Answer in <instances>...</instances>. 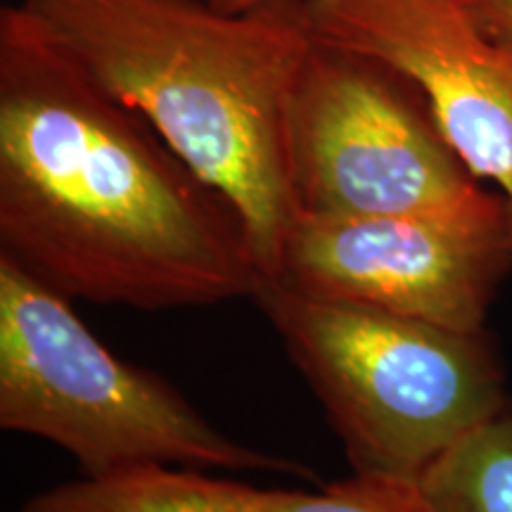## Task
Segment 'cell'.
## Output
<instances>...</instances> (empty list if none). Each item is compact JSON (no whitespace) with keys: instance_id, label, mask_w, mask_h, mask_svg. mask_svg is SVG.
I'll list each match as a JSON object with an SVG mask.
<instances>
[{"instance_id":"cell-4","label":"cell","mask_w":512,"mask_h":512,"mask_svg":"<svg viewBox=\"0 0 512 512\" xmlns=\"http://www.w3.org/2000/svg\"><path fill=\"white\" fill-rule=\"evenodd\" d=\"M0 427L67 451L83 477L147 465L306 475L214 427L169 380L114 356L72 299L0 256Z\"/></svg>"},{"instance_id":"cell-8","label":"cell","mask_w":512,"mask_h":512,"mask_svg":"<svg viewBox=\"0 0 512 512\" xmlns=\"http://www.w3.org/2000/svg\"><path fill=\"white\" fill-rule=\"evenodd\" d=\"M19 512H430L418 484L354 475L320 491L264 489L207 470L147 465L81 477L31 496Z\"/></svg>"},{"instance_id":"cell-6","label":"cell","mask_w":512,"mask_h":512,"mask_svg":"<svg viewBox=\"0 0 512 512\" xmlns=\"http://www.w3.org/2000/svg\"><path fill=\"white\" fill-rule=\"evenodd\" d=\"M510 273L512 211L489 188L434 214L299 216L271 280L309 297L477 332Z\"/></svg>"},{"instance_id":"cell-10","label":"cell","mask_w":512,"mask_h":512,"mask_svg":"<svg viewBox=\"0 0 512 512\" xmlns=\"http://www.w3.org/2000/svg\"><path fill=\"white\" fill-rule=\"evenodd\" d=\"M463 5L486 34L512 48V0H463Z\"/></svg>"},{"instance_id":"cell-7","label":"cell","mask_w":512,"mask_h":512,"mask_svg":"<svg viewBox=\"0 0 512 512\" xmlns=\"http://www.w3.org/2000/svg\"><path fill=\"white\" fill-rule=\"evenodd\" d=\"M304 19L318 41L408 76L467 169L512 211V48L463 0H304Z\"/></svg>"},{"instance_id":"cell-11","label":"cell","mask_w":512,"mask_h":512,"mask_svg":"<svg viewBox=\"0 0 512 512\" xmlns=\"http://www.w3.org/2000/svg\"><path fill=\"white\" fill-rule=\"evenodd\" d=\"M207 3L221 12H245L261 3H268V0H207Z\"/></svg>"},{"instance_id":"cell-5","label":"cell","mask_w":512,"mask_h":512,"mask_svg":"<svg viewBox=\"0 0 512 512\" xmlns=\"http://www.w3.org/2000/svg\"><path fill=\"white\" fill-rule=\"evenodd\" d=\"M285 155L299 216L434 214L489 190L408 76L313 36L287 100Z\"/></svg>"},{"instance_id":"cell-9","label":"cell","mask_w":512,"mask_h":512,"mask_svg":"<svg viewBox=\"0 0 512 512\" xmlns=\"http://www.w3.org/2000/svg\"><path fill=\"white\" fill-rule=\"evenodd\" d=\"M430 512H512V396L427 467Z\"/></svg>"},{"instance_id":"cell-1","label":"cell","mask_w":512,"mask_h":512,"mask_svg":"<svg viewBox=\"0 0 512 512\" xmlns=\"http://www.w3.org/2000/svg\"><path fill=\"white\" fill-rule=\"evenodd\" d=\"M0 256L67 299L138 311L266 280L233 200L22 5L0 12Z\"/></svg>"},{"instance_id":"cell-3","label":"cell","mask_w":512,"mask_h":512,"mask_svg":"<svg viewBox=\"0 0 512 512\" xmlns=\"http://www.w3.org/2000/svg\"><path fill=\"white\" fill-rule=\"evenodd\" d=\"M252 299L325 408L354 475L418 484L510 396L489 330L330 302L275 280Z\"/></svg>"},{"instance_id":"cell-2","label":"cell","mask_w":512,"mask_h":512,"mask_svg":"<svg viewBox=\"0 0 512 512\" xmlns=\"http://www.w3.org/2000/svg\"><path fill=\"white\" fill-rule=\"evenodd\" d=\"M102 91L157 133L245 216L275 278L299 219L285 155L287 100L311 43L304 0L221 12L207 0H22Z\"/></svg>"}]
</instances>
